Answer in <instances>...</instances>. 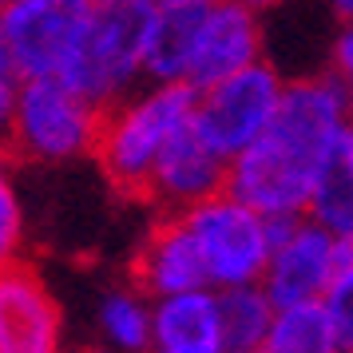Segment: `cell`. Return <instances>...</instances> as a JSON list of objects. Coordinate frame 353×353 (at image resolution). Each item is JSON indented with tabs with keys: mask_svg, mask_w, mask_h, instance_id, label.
Here are the masks:
<instances>
[{
	"mask_svg": "<svg viewBox=\"0 0 353 353\" xmlns=\"http://www.w3.org/2000/svg\"><path fill=\"white\" fill-rule=\"evenodd\" d=\"M325 310H330V321L337 330V341H341V353H353V266L337 270V278L325 290Z\"/></svg>",
	"mask_w": 353,
	"mask_h": 353,
	"instance_id": "d6986e66",
	"label": "cell"
},
{
	"mask_svg": "<svg viewBox=\"0 0 353 353\" xmlns=\"http://www.w3.org/2000/svg\"><path fill=\"white\" fill-rule=\"evenodd\" d=\"M207 4L210 0L159 8L155 28H151V44H147L143 80H151V83H187L191 60H194V44H199V28H203V17H207Z\"/></svg>",
	"mask_w": 353,
	"mask_h": 353,
	"instance_id": "5bb4252c",
	"label": "cell"
},
{
	"mask_svg": "<svg viewBox=\"0 0 353 353\" xmlns=\"http://www.w3.org/2000/svg\"><path fill=\"white\" fill-rule=\"evenodd\" d=\"M262 353H341L325 302H302L278 310Z\"/></svg>",
	"mask_w": 353,
	"mask_h": 353,
	"instance_id": "2e32d148",
	"label": "cell"
},
{
	"mask_svg": "<svg viewBox=\"0 0 353 353\" xmlns=\"http://www.w3.org/2000/svg\"><path fill=\"white\" fill-rule=\"evenodd\" d=\"M159 8H171V4H199V0H155Z\"/></svg>",
	"mask_w": 353,
	"mask_h": 353,
	"instance_id": "484cf974",
	"label": "cell"
},
{
	"mask_svg": "<svg viewBox=\"0 0 353 353\" xmlns=\"http://www.w3.org/2000/svg\"><path fill=\"white\" fill-rule=\"evenodd\" d=\"M83 353H92V350H83Z\"/></svg>",
	"mask_w": 353,
	"mask_h": 353,
	"instance_id": "f1b7e54d",
	"label": "cell"
},
{
	"mask_svg": "<svg viewBox=\"0 0 353 353\" xmlns=\"http://www.w3.org/2000/svg\"><path fill=\"white\" fill-rule=\"evenodd\" d=\"M305 214L314 223H321L330 234H337V239H353V171L341 159L325 171Z\"/></svg>",
	"mask_w": 353,
	"mask_h": 353,
	"instance_id": "ac0fdd59",
	"label": "cell"
},
{
	"mask_svg": "<svg viewBox=\"0 0 353 353\" xmlns=\"http://www.w3.org/2000/svg\"><path fill=\"white\" fill-rule=\"evenodd\" d=\"M183 214L199 239L210 286H258L266 278V266L274 254V223L262 210L246 207L242 199L223 191L199 207L183 210Z\"/></svg>",
	"mask_w": 353,
	"mask_h": 353,
	"instance_id": "5b68a950",
	"label": "cell"
},
{
	"mask_svg": "<svg viewBox=\"0 0 353 353\" xmlns=\"http://www.w3.org/2000/svg\"><path fill=\"white\" fill-rule=\"evenodd\" d=\"M96 0H12L0 17L20 80L64 76L92 24Z\"/></svg>",
	"mask_w": 353,
	"mask_h": 353,
	"instance_id": "52a82bcc",
	"label": "cell"
},
{
	"mask_svg": "<svg viewBox=\"0 0 353 353\" xmlns=\"http://www.w3.org/2000/svg\"><path fill=\"white\" fill-rule=\"evenodd\" d=\"M143 298L147 294H139L131 286V290H112L103 298V305H99L103 334L128 353H143L147 341L155 337V310H147Z\"/></svg>",
	"mask_w": 353,
	"mask_h": 353,
	"instance_id": "e0dca14e",
	"label": "cell"
},
{
	"mask_svg": "<svg viewBox=\"0 0 353 353\" xmlns=\"http://www.w3.org/2000/svg\"><path fill=\"white\" fill-rule=\"evenodd\" d=\"M226 175H230V163L214 147L203 143V135L194 128H187L163 151L159 167L151 175L147 203H159L167 214H183V210H191L199 203L214 199V194H223Z\"/></svg>",
	"mask_w": 353,
	"mask_h": 353,
	"instance_id": "7c38bea8",
	"label": "cell"
},
{
	"mask_svg": "<svg viewBox=\"0 0 353 353\" xmlns=\"http://www.w3.org/2000/svg\"><path fill=\"white\" fill-rule=\"evenodd\" d=\"M219 314H223L226 353H258L270 337L278 305L262 286H230L219 290Z\"/></svg>",
	"mask_w": 353,
	"mask_h": 353,
	"instance_id": "9a60e30c",
	"label": "cell"
},
{
	"mask_svg": "<svg viewBox=\"0 0 353 353\" xmlns=\"http://www.w3.org/2000/svg\"><path fill=\"white\" fill-rule=\"evenodd\" d=\"M350 128V83L337 72L290 80L270 128L230 159L226 191L266 219H298L325 171L341 159Z\"/></svg>",
	"mask_w": 353,
	"mask_h": 353,
	"instance_id": "6da1fadb",
	"label": "cell"
},
{
	"mask_svg": "<svg viewBox=\"0 0 353 353\" xmlns=\"http://www.w3.org/2000/svg\"><path fill=\"white\" fill-rule=\"evenodd\" d=\"M350 112H353V83H350Z\"/></svg>",
	"mask_w": 353,
	"mask_h": 353,
	"instance_id": "83f0119b",
	"label": "cell"
},
{
	"mask_svg": "<svg viewBox=\"0 0 353 353\" xmlns=\"http://www.w3.org/2000/svg\"><path fill=\"white\" fill-rule=\"evenodd\" d=\"M17 88L20 80L0 72V155H8L12 147V119H17Z\"/></svg>",
	"mask_w": 353,
	"mask_h": 353,
	"instance_id": "44dd1931",
	"label": "cell"
},
{
	"mask_svg": "<svg viewBox=\"0 0 353 353\" xmlns=\"http://www.w3.org/2000/svg\"><path fill=\"white\" fill-rule=\"evenodd\" d=\"M155 353H226L219 294L191 290L155 305Z\"/></svg>",
	"mask_w": 353,
	"mask_h": 353,
	"instance_id": "4fadbf2b",
	"label": "cell"
},
{
	"mask_svg": "<svg viewBox=\"0 0 353 353\" xmlns=\"http://www.w3.org/2000/svg\"><path fill=\"white\" fill-rule=\"evenodd\" d=\"M0 353H60V305L20 258L0 266Z\"/></svg>",
	"mask_w": 353,
	"mask_h": 353,
	"instance_id": "8fae6325",
	"label": "cell"
},
{
	"mask_svg": "<svg viewBox=\"0 0 353 353\" xmlns=\"http://www.w3.org/2000/svg\"><path fill=\"white\" fill-rule=\"evenodd\" d=\"M286 83L290 80H282V72L270 60H258V64L242 68L239 76L199 92L191 128L226 163L239 159L242 151L270 128V119L278 115V103L286 96Z\"/></svg>",
	"mask_w": 353,
	"mask_h": 353,
	"instance_id": "8992f818",
	"label": "cell"
},
{
	"mask_svg": "<svg viewBox=\"0 0 353 353\" xmlns=\"http://www.w3.org/2000/svg\"><path fill=\"white\" fill-rule=\"evenodd\" d=\"M274 223V254L262 278L278 310L302 302H321L330 282L337 278V234H330L310 214L298 219H270Z\"/></svg>",
	"mask_w": 353,
	"mask_h": 353,
	"instance_id": "ba28073f",
	"label": "cell"
},
{
	"mask_svg": "<svg viewBox=\"0 0 353 353\" xmlns=\"http://www.w3.org/2000/svg\"><path fill=\"white\" fill-rule=\"evenodd\" d=\"M337 20H353V0H325Z\"/></svg>",
	"mask_w": 353,
	"mask_h": 353,
	"instance_id": "603a6c76",
	"label": "cell"
},
{
	"mask_svg": "<svg viewBox=\"0 0 353 353\" xmlns=\"http://www.w3.org/2000/svg\"><path fill=\"white\" fill-rule=\"evenodd\" d=\"M131 286L147 298H175L210 286L207 262L187 214H163L147 230L143 246L131 258Z\"/></svg>",
	"mask_w": 353,
	"mask_h": 353,
	"instance_id": "30bf717a",
	"label": "cell"
},
{
	"mask_svg": "<svg viewBox=\"0 0 353 353\" xmlns=\"http://www.w3.org/2000/svg\"><path fill=\"white\" fill-rule=\"evenodd\" d=\"M250 8H258V12H266V8H278V4H286V0H246Z\"/></svg>",
	"mask_w": 353,
	"mask_h": 353,
	"instance_id": "d4e9b609",
	"label": "cell"
},
{
	"mask_svg": "<svg viewBox=\"0 0 353 353\" xmlns=\"http://www.w3.org/2000/svg\"><path fill=\"white\" fill-rule=\"evenodd\" d=\"M155 17V0H96L83 44L60 80H68L103 112L115 108L135 92V80L143 76Z\"/></svg>",
	"mask_w": 353,
	"mask_h": 353,
	"instance_id": "3957f363",
	"label": "cell"
},
{
	"mask_svg": "<svg viewBox=\"0 0 353 353\" xmlns=\"http://www.w3.org/2000/svg\"><path fill=\"white\" fill-rule=\"evenodd\" d=\"M20 250V203L12 191V179L0 155V266H8Z\"/></svg>",
	"mask_w": 353,
	"mask_h": 353,
	"instance_id": "ffe728a7",
	"label": "cell"
},
{
	"mask_svg": "<svg viewBox=\"0 0 353 353\" xmlns=\"http://www.w3.org/2000/svg\"><path fill=\"white\" fill-rule=\"evenodd\" d=\"M0 72L17 76V64H12V48H8V32H4V17H0ZM20 80V76H17Z\"/></svg>",
	"mask_w": 353,
	"mask_h": 353,
	"instance_id": "7402d4cb",
	"label": "cell"
},
{
	"mask_svg": "<svg viewBox=\"0 0 353 353\" xmlns=\"http://www.w3.org/2000/svg\"><path fill=\"white\" fill-rule=\"evenodd\" d=\"M258 17L262 12L250 8L246 0H210L203 28H199V44H194L191 76H187L194 92H207L214 83L239 76L242 68L266 60Z\"/></svg>",
	"mask_w": 353,
	"mask_h": 353,
	"instance_id": "9c48e42d",
	"label": "cell"
},
{
	"mask_svg": "<svg viewBox=\"0 0 353 353\" xmlns=\"http://www.w3.org/2000/svg\"><path fill=\"white\" fill-rule=\"evenodd\" d=\"M341 163L353 171V128H350V135H345V147H341Z\"/></svg>",
	"mask_w": 353,
	"mask_h": 353,
	"instance_id": "cb8c5ba5",
	"label": "cell"
},
{
	"mask_svg": "<svg viewBox=\"0 0 353 353\" xmlns=\"http://www.w3.org/2000/svg\"><path fill=\"white\" fill-rule=\"evenodd\" d=\"M8 4H12V0H0V12H4V8H8Z\"/></svg>",
	"mask_w": 353,
	"mask_h": 353,
	"instance_id": "4316f807",
	"label": "cell"
},
{
	"mask_svg": "<svg viewBox=\"0 0 353 353\" xmlns=\"http://www.w3.org/2000/svg\"><path fill=\"white\" fill-rule=\"evenodd\" d=\"M199 92L191 83H147L103 112L96 155L103 175L119 194L147 199L151 175L175 135L191 128Z\"/></svg>",
	"mask_w": 353,
	"mask_h": 353,
	"instance_id": "7a4b0ae2",
	"label": "cell"
},
{
	"mask_svg": "<svg viewBox=\"0 0 353 353\" xmlns=\"http://www.w3.org/2000/svg\"><path fill=\"white\" fill-rule=\"evenodd\" d=\"M103 108L60 76L20 80L17 88V119H12V155L36 163H64L96 151Z\"/></svg>",
	"mask_w": 353,
	"mask_h": 353,
	"instance_id": "277c9868",
	"label": "cell"
}]
</instances>
